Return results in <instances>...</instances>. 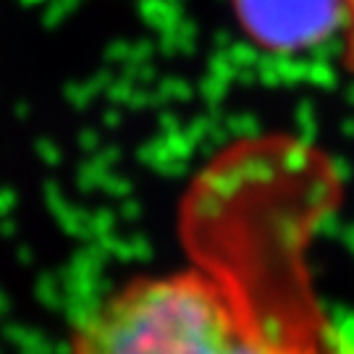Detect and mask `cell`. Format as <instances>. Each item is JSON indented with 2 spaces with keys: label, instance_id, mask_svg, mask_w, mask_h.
I'll use <instances>...</instances> for the list:
<instances>
[{
  "label": "cell",
  "instance_id": "cell-1",
  "mask_svg": "<svg viewBox=\"0 0 354 354\" xmlns=\"http://www.w3.org/2000/svg\"><path fill=\"white\" fill-rule=\"evenodd\" d=\"M304 228L221 231L187 268L134 276L79 320L68 354H328Z\"/></svg>",
  "mask_w": 354,
  "mask_h": 354
},
{
  "label": "cell",
  "instance_id": "cell-2",
  "mask_svg": "<svg viewBox=\"0 0 354 354\" xmlns=\"http://www.w3.org/2000/svg\"><path fill=\"white\" fill-rule=\"evenodd\" d=\"M247 37L273 53L320 45L344 21V0H231Z\"/></svg>",
  "mask_w": 354,
  "mask_h": 354
},
{
  "label": "cell",
  "instance_id": "cell-3",
  "mask_svg": "<svg viewBox=\"0 0 354 354\" xmlns=\"http://www.w3.org/2000/svg\"><path fill=\"white\" fill-rule=\"evenodd\" d=\"M344 42H346V64L354 71V0H344Z\"/></svg>",
  "mask_w": 354,
  "mask_h": 354
},
{
  "label": "cell",
  "instance_id": "cell-4",
  "mask_svg": "<svg viewBox=\"0 0 354 354\" xmlns=\"http://www.w3.org/2000/svg\"><path fill=\"white\" fill-rule=\"evenodd\" d=\"M328 354H354V344L344 339V342H342V344H336V346H333V349H330Z\"/></svg>",
  "mask_w": 354,
  "mask_h": 354
}]
</instances>
